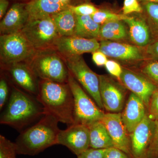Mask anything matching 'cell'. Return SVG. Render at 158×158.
I'll use <instances>...</instances> for the list:
<instances>
[{"label": "cell", "mask_w": 158, "mask_h": 158, "mask_svg": "<svg viewBox=\"0 0 158 158\" xmlns=\"http://www.w3.org/2000/svg\"><path fill=\"white\" fill-rule=\"evenodd\" d=\"M36 98L45 114L68 126L74 123L73 96L68 83L41 80Z\"/></svg>", "instance_id": "cell-1"}, {"label": "cell", "mask_w": 158, "mask_h": 158, "mask_svg": "<svg viewBox=\"0 0 158 158\" xmlns=\"http://www.w3.org/2000/svg\"><path fill=\"white\" fill-rule=\"evenodd\" d=\"M45 114L44 109L32 94L13 87L0 118L1 124L22 131Z\"/></svg>", "instance_id": "cell-2"}, {"label": "cell", "mask_w": 158, "mask_h": 158, "mask_svg": "<svg viewBox=\"0 0 158 158\" xmlns=\"http://www.w3.org/2000/svg\"><path fill=\"white\" fill-rule=\"evenodd\" d=\"M59 122L53 116L45 114L36 123L22 131L15 142L18 154L35 156L57 144Z\"/></svg>", "instance_id": "cell-3"}, {"label": "cell", "mask_w": 158, "mask_h": 158, "mask_svg": "<svg viewBox=\"0 0 158 158\" xmlns=\"http://www.w3.org/2000/svg\"><path fill=\"white\" fill-rule=\"evenodd\" d=\"M61 55L54 48L36 51L27 62L35 75L41 80L67 83L69 70Z\"/></svg>", "instance_id": "cell-4"}, {"label": "cell", "mask_w": 158, "mask_h": 158, "mask_svg": "<svg viewBox=\"0 0 158 158\" xmlns=\"http://www.w3.org/2000/svg\"><path fill=\"white\" fill-rule=\"evenodd\" d=\"M67 83L73 96L74 123L89 127L101 121L105 114L103 110L85 92L69 72Z\"/></svg>", "instance_id": "cell-5"}, {"label": "cell", "mask_w": 158, "mask_h": 158, "mask_svg": "<svg viewBox=\"0 0 158 158\" xmlns=\"http://www.w3.org/2000/svg\"><path fill=\"white\" fill-rule=\"evenodd\" d=\"M20 32L37 51L54 48L60 37L51 16L29 19Z\"/></svg>", "instance_id": "cell-6"}, {"label": "cell", "mask_w": 158, "mask_h": 158, "mask_svg": "<svg viewBox=\"0 0 158 158\" xmlns=\"http://www.w3.org/2000/svg\"><path fill=\"white\" fill-rule=\"evenodd\" d=\"M36 51L20 31L0 36V59L5 66L27 62Z\"/></svg>", "instance_id": "cell-7"}, {"label": "cell", "mask_w": 158, "mask_h": 158, "mask_svg": "<svg viewBox=\"0 0 158 158\" xmlns=\"http://www.w3.org/2000/svg\"><path fill=\"white\" fill-rule=\"evenodd\" d=\"M66 66L75 79L82 85L101 110H104L99 90V79L81 56L64 58Z\"/></svg>", "instance_id": "cell-8"}, {"label": "cell", "mask_w": 158, "mask_h": 158, "mask_svg": "<svg viewBox=\"0 0 158 158\" xmlns=\"http://www.w3.org/2000/svg\"><path fill=\"white\" fill-rule=\"evenodd\" d=\"M99 90L105 110L110 113H121L125 105L124 87L106 75H98Z\"/></svg>", "instance_id": "cell-9"}, {"label": "cell", "mask_w": 158, "mask_h": 158, "mask_svg": "<svg viewBox=\"0 0 158 158\" xmlns=\"http://www.w3.org/2000/svg\"><path fill=\"white\" fill-rule=\"evenodd\" d=\"M57 144L64 145L77 156L90 148V131L85 125L77 124L69 126L66 129L60 130Z\"/></svg>", "instance_id": "cell-10"}, {"label": "cell", "mask_w": 158, "mask_h": 158, "mask_svg": "<svg viewBox=\"0 0 158 158\" xmlns=\"http://www.w3.org/2000/svg\"><path fill=\"white\" fill-rule=\"evenodd\" d=\"M155 122L148 112L130 135L132 158H148V149L154 132Z\"/></svg>", "instance_id": "cell-11"}, {"label": "cell", "mask_w": 158, "mask_h": 158, "mask_svg": "<svg viewBox=\"0 0 158 158\" xmlns=\"http://www.w3.org/2000/svg\"><path fill=\"white\" fill-rule=\"evenodd\" d=\"M101 121L106 128L114 147L132 158L130 134L122 119L121 113H105Z\"/></svg>", "instance_id": "cell-12"}, {"label": "cell", "mask_w": 158, "mask_h": 158, "mask_svg": "<svg viewBox=\"0 0 158 158\" xmlns=\"http://www.w3.org/2000/svg\"><path fill=\"white\" fill-rule=\"evenodd\" d=\"M99 47L100 43L97 39H87L76 36L60 37L54 46V48L64 58L93 53L98 50Z\"/></svg>", "instance_id": "cell-13"}, {"label": "cell", "mask_w": 158, "mask_h": 158, "mask_svg": "<svg viewBox=\"0 0 158 158\" xmlns=\"http://www.w3.org/2000/svg\"><path fill=\"white\" fill-rule=\"evenodd\" d=\"M119 79L125 87L142 100L148 110L151 97L158 87L147 77L126 69H123Z\"/></svg>", "instance_id": "cell-14"}, {"label": "cell", "mask_w": 158, "mask_h": 158, "mask_svg": "<svg viewBox=\"0 0 158 158\" xmlns=\"http://www.w3.org/2000/svg\"><path fill=\"white\" fill-rule=\"evenodd\" d=\"M26 4H13L0 23L1 35L14 34L22 30L28 21L29 15Z\"/></svg>", "instance_id": "cell-15"}, {"label": "cell", "mask_w": 158, "mask_h": 158, "mask_svg": "<svg viewBox=\"0 0 158 158\" xmlns=\"http://www.w3.org/2000/svg\"><path fill=\"white\" fill-rule=\"evenodd\" d=\"M147 113V108L142 100L135 94L131 93L121 112L122 119L130 135Z\"/></svg>", "instance_id": "cell-16"}, {"label": "cell", "mask_w": 158, "mask_h": 158, "mask_svg": "<svg viewBox=\"0 0 158 158\" xmlns=\"http://www.w3.org/2000/svg\"><path fill=\"white\" fill-rule=\"evenodd\" d=\"M7 67L11 78L20 88L27 93L37 96L39 87L37 78L26 62L15 63Z\"/></svg>", "instance_id": "cell-17"}, {"label": "cell", "mask_w": 158, "mask_h": 158, "mask_svg": "<svg viewBox=\"0 0 158 158\" xmlns=\"http://www.w3.org/2000/svg\"><path fill=\"white\" fill-rule=\"evenodd\" d=\"M98 51L106 56L124 61L138 60L143 58L141 52L136 47L107 40L101 41Z\"/></svg>", "instance_id": "cell-18"}, {"label": "cell", "mask_w": 158, "mask_h": 158, "mask_svg": "<svg viewBox=\"0 0 158 158\" xmlns=\"http://www.w3.org/2000/svg\"><path fill=\"white\" fill-rule=\"evenodd\" d=\"M70 5L61 0H31L26 4L29 19H36L51 16L59 11L68 9Z\"/></svg>", "instance_id": "cell-19"}, {"label": "cell", "mask_w": 158, "mask_h": 158, "mask_svg": "<svg viewBox=\"0 0 158 158\" xmlns=\"http://www.w3.org/2000/svg\"><path fill=\"white\" fill-rule=\"evenodd\" d=\"M51 16L60 37L74 35L76 15L69 8L52 15Z\"/></svg>", "instance_id": "cell-20"}, {"label": "cell", "mask_w": 158, "mask_h": 158, "mask_svg": "<svg viewBox=\"0 0 158 158\" xmlns=\"http://www.w3.org/2000/svg\"><path fill=\"white\" fill-rule=\"evenodd\" d=\"M88 127L90 131V148L108 149L114 147L107 130L101 121L96 122Z\"/></svg>", "instance_id": "cell-21"}, {"label": "cell", "mask_w": 158, "mask_h": 158, "mask_svg": "<svg viewBox=\"0 0 158 158\" xmlns=\"http://www.w3.org/2000/svg\"><path fill=\"white\" fill-rule=\"evenodd\" d=\"M129 27L131 39L139 46H145L150 40L149 29L143 20L133 17H129L123 20Z\"/></svg>", "instance_id": "cell-22"}, {"label": "cell", "mask_w": 158, "mask_h": 158, "mask_svg": "<svg viewBox=\"0 0 158 158\" xmlns=\"http://www.w3.org/2000/svg\"><path fill=\"white\" fill-rule=\"evenodd\" d=\"M77 23L74 36L87 38H99L101 25L90 15H77Z\"/></svg>", "instance_id": "cell-23"}, {"label": "cell", "mask_w": 158, "mask_h": 158, "mask_svg": "<svg viewBox=\"0 0 158 158\" xmlns=\"http://www.w3.org/2000/svg\"><path fill=\"white\" fill-rule=\"evenodd\" d=\"M127 35L126 29L121 21H114L101 26L99 37L104 40H120Z\"/></svg>", "instance_id": "cell-24"}, {"label": "cell", "mask_w": 158, "mask_h": 158, "mask_svg": "<svg viewBox=\"0 0 158 158\" xmlns=\"http://www.w3.org/2000/svg\"><path fill=\"white\" fill-rule=\"evenodd\" d=\"M91 16L95 22L101 26L110 22L123 21L128 17L125 15L116 14L104 9H98Z\"/></svg>", "instance_id": "cell-25"}, {"label": "cell", "mask_w": 158, "mask_h": 158, "mask_svg": "<svg viewBox=\"0 0 158 158\" xmlns=\"http://www.w3.org/2000/svg\"><path fill=\"white\" fill-rule=\"evenodd\" d=\"M17 150L15 142L0 135V158H16Z\"/></svg>", "instance_id": "cell-26"}, {"label": "cell", "mask_w": 158, "mask_h": 158, "mask_svg": "<svg viewBox=\"0 0 158 158\" xmlns=\"http://www.w3.org/2000/svg\"><path fill=\"white\" fill-rule=\"evenodd\" d=\"M142 71L145 76L158 87V61L150 62Z\"/></svg>", "instance_id": "cell-27"}, {"label": "cell", "mask_w": 158, "mask_h": 158, "mask_svg": "<svg viewBox=\"0 0 158 158\" xmlns=\"http://www.w3.org/2000/svg\"><path fill=\"white\" fill-rule=\"evenodd\" d=\"M69 9L77 15H90L98 9L90 4H83L77 6H70Z\"/></svg>", "instance_id": "cell-28"}, {"label": "cell", "mask_w": 158, "mask_h": 158, "mask_svg": "<svg viewBox=\"0 0 158 158\" xmlns=\"http://www.w3.org/2000/svg\"><path fill=\"white\" fill-rule=\"evenodd\" d=\"M147 112L148 116L153 120L158 121V89L151 97Z\"/></svg>", "instance_id": "cell-29"}, {"label": "cell", "mask_w": 158, "mask_h": 158, "mask_svg": "<svg viewBox=\"0 0 158 158\" xmlns=\"http://www.w3.org/2000/svg\"><path fill=\"white\" fill-rule=\"evenodd\" d=\"M155 122L154 132L148 149V158H158V121Z\"/></svg>", "instance_id": "cell-30"}, {"label": "cell", "mask_w": 158, "mask_h": 158, "mask_svg": "<svg viewBox=\"0 0 158 158\" xmlns=\"http://www.w3.org/2000/svg\"><path fill=\"white\" fill-rule=\"evenodd\" d=\"M142 11V8L138 0H124L123 8V15H126L133 12H141Z\"/></svg>", "instance_id": "cell-31"}, {"label": "cell", "mask_w": 158, "mask_h": 158, "mask_svg": "<svg viewBox=\"0 0 158 158\" xmlns=\"http://www.w3.org/2000/svg\"><path fill=\"white\" fill-rule=\"evenodd\" d=\"M9 88L6 79L0 80V110H3L9 100Z\"/></svg>", "instance_id": "cell-32"}, {"label": "cell", "mask_w": 158, "mask_h": 158, "mask_svg": "<svg viewBox=\"0 0 158 158\" xmlns=\"http://www.w3.org/2000/svg\"><path fill=\"white\" fill-rule=\"evenodd\" d=\"M107 149H94L89 148L77 156L78 158H104Z\"/></svg>", "instance_id": "cell-33"}, {"label": "cell", "mask_w": 158, "mask_h": 158, "mask_svg": "<svg viewBox=\"0 0 158 158\" xmlns=\"http://www.w3.org/2000/svg\"><path fill=\"white\" fill-rule=\"evenodd\" d=\"M144 6L149 17L158 27V3L145 2Z\"/></svg>", "instance_id": "cell-34"}, {"label": "cell", "mask_w": 158, "mask_h": 158, "mask_svg": "<svg viewBox=\"0 0 158 158\" xmlns=\"http://www.w3.org/2000/svg\"><path fill=\"white\" fill-rule=\"evenodd\" d=\"M105 66L110 74L119 79L122 73L123 68L118 63L113 60H108Z\"/></svg>", "instance_id": "cell-35"}, {"label": "cell", "mask_w": 158, "mask_h": 158, "mask_svg": "<svg viewBox=\"0 0 158 158\" xmlns=\"http://www.w3.org/2000/svg\"><path fill=\"white\" fill-rule=\"evenodd\" d=\"M104 158H131L121 150L113 147L108 148Z\"/></svg>", "instance_id": "cell-36"}, {"label": "cell", "mask_w": 158, "mask_h": 158, "mask_svg": "<svg viewBox=\"0 0 158 158\" xmlns=\"http://www.w3.org/2000/svg\"><path fill=\"white\" fill-rule=\"evenodd\" d=\"M92 59L94 63L99 66L105 65L108 61L106 56L99 51H97L93 53Z\"/></svg>", "instance_id": "cell-37"}, {"label": "cell", "mask_w": 158, "mask_h": 158, "mask_svg": "<svg viewBox=\"0 0 158 158\" xmlns=\"http://www.w3.org/2000/svg\"><path fill=\"white\" fill-rule=\"evenodd\" d=\"M148 52L153 57L158 59V40L148 47Z\"/></svg>", "instance_id": "cell-38"}, {"label": "cell", "mask_w": 158, "mask_h": 158, "mask_svg": "<svg viewBox=\"0 0 158 158\" xmlns=\"http://www.w3.org/2000/svg\"><path fill=\"white\" fill-rule=\"evenodd\" d=\"M9 5L8 0H0V18H3L6 14V11Z\"/></svg>", "instance_id": "cell-39"}, {"label": "cell", "mask_w": 158, "mask_h": 158, "mask_svg": "<svg viewBox=\"0 0 158 158\" xmlns=\"http://www.w3.org/2000/svg\"><path fill=\"white\" fill-rule=\"evenodd\" d=\"M140 1H144L146 2H153L158 3V0H140Z\"/></svg>", "instance_id": "cell-40"}, {"label": "cell", "mask_w": 158, "mask_h": 158, "mask_svg": "<svg viewBox=\"0 0 158 158\" xmlns=\"http://www.w3.org/2000/svg\"><path fill=\"white\" fill-rule=\"evenodd\" d=\"M61 1L63 2L69 4V2H70V0H61Z\"/></svg>", "instance_id": "cell-41"}]
</instances>
